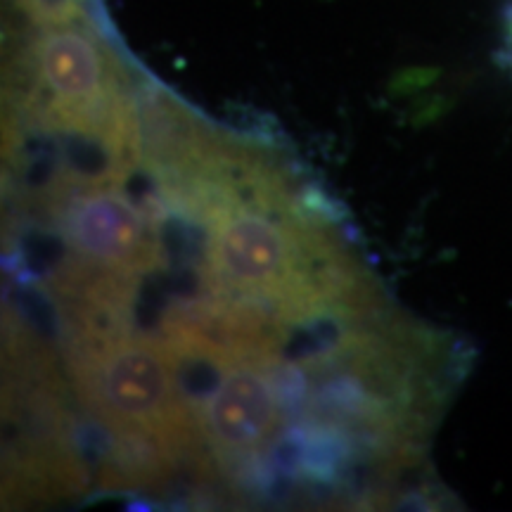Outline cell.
Segmentation results:
<instances>
[{"label":"cell","instance_id":"6da1fadb","mask_svg":"<svg viewBox=\"0 0 512 512\" xmlns=\"http://www.w3.org/2000/svg\"><path fill=\"white\" fill-rule=\"evenodd\" d=\"M67 363L76 394L93 418L157 434L171 453L204 441L200 420L178 394L159 337L138 332L112 339L72 337Z\"/></svg>","mask_w":512,"mask_h":512},{"label":"cell","instance_id":"7a4b0ae2","mask_svg":"<svg viewBox=\"0 0 512 512\" xmlns=\"http://www.w3.org/2000/svg\"><path fill=\"white\" fill-rule=\"evenodd\" d=\"M48 209L67 247L95 266L136 273L162 264L155 226L121 188L74 192Z\"/></svg>","mask_w":512,"mask_h":512},{"label":"cell","instance_id":"3957f363","mask_svg":"<svg viewBox=\"0 0 512 512\" xmlns=\"http://www.w3.org/2000/svg\"><path fill=\"white\" fill-rule=\"evenodd\" d=\"M200 427L216 463L230 477L259 458L285 427L264 368L238 358L200 413Z\"/></svg>","mask_w":512,"mask_h":512},{"label":"cell","instance_id":"277c9868","mask_svg":"<svg viewBox=\"0 0 512 512\" xmlns=\"http://www.w3.org/2000/svg\"><path fill=\"white\" fill-rule=\"evenodd\" d=\"M38 29L67 27L86 19V0H15Z\"/></svg>","mask_w":512,"mask_h":512},{"label":"cell","instance_id":"5b68a950","mask_svg":"<svg viewBox=\"0 0 512 512\" xmlns=\"http://www.w3.org/2000/svg\"><path fill=\"white\" fill-rule=\"evenodd\" d=\"M510 43H512V24H510Z\"/></svg>","mask_w":512,"mask_h":512}]
</instances>
